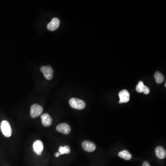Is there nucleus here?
Returning a JSON list of instances; mask_svg holds the SVG:
<instances>
[{"label": "nucleus", "instance_id": "obj_1", "mask_svg": "<svg viewBox=\"0 0 166 166\" xmlns=\"http://www.w3.org/2000/svg\"><path fill=\"white\" fill-rule=\"evenodd\" d=\"M69 104L71 107L75 109L81 110L85 108L86 104L85 102L81 99L72 98L69 100Z\"/></svg>", "mask_w": 166, "mask_h": 166}, {"label": "nucleus", "instance_id": "obj_2", "mask_svg": "<svg viewBox=\"0 0 166 166\" xmlns=\"http://www.w3.org/2000/svg\"><path fill=\"white\" fill-rule=\"evenodd\" d=\"M1 129L2 133L6 137H11L12 133V128L10 124L7 121H3L1 124Z\"/></svg>", "mask_w": 166, "mask_h": 166}, {"label": "nucleus", "instance_id": "obj_3", "mask_svg": "<svg viewBox=\"0 0 166 166\" xmlns=\"http://www.w3.org/2000/svg\"><path fill=\"white\" fill-rule=\"evenodd\" d=\"M43 112V107L37 104H34L31 106L30 114L33 118H37L41 115Z\"/></svg>", "mask_w": 166, "mask_h": 166}, {"label": "nucleus", "instance_id": "obj_4", "mask_svg": "<svg viewBox=\"0 0 166 166\" xmlns=\"http://www.w3.org/2000/svg\"><path fill=\"white\" fill-rule=\"evenodd\" d=\"M41 71L44 76L48 80H51L53 78V70L52 67L49 66H43L41 68Z\"/></svg>", "mask_w": 166, "mask_h": 166}, {"label": "nucleus", "instance_id": "obj_5", "mask_svg": "<svg viewBox=\"0 0 166 166\" xmlns=\"http://www.w3.org/2000/svg\"><path fill=\"white\" fill-rule=\"evenodd\" d=\"M82 145L85 151L89 152L94 151L96 150V146L94 143L89 141H85L83 142Z\"/></svg>", "mask_w": 166, "mask_h": 166}, {"label": "nucleus", "instance_id": "obj_6", "mask_svg": "<svg viewBox=\"0 0 166 166\" xmlns=\"http://www.w3.org/2000/svg\"><path fill=\"white\" fill-rule=\"evenodd\" d=\"M56 130L59 132L64 134H68L71 131V127L67 123H61L56 127Z\"/></svg>", "mask_w": 166, "mask_h": 166}, {"label": "nucleus", "instance_id": "obj_7", "mask_svg": "<svg viewBox=\"0 0 166 166\" xmlns=\"http://www.w3.org/2000/svg\"><path fill=\"white\" fill-rule=\"evenodd\" d=\"M41 118L42 124L44 127H50L52 124L53 119L48 113H44L42 114Z\"/></svg>", "mask_w": 166, "mask_h": 166}, {"label": "nucleus", "instance_id": "obj_8", "mask_svg": "<svg viewBox=\"0 0 166 166\" xmlns=\"http://www.w3.org/2000/svg\"><path fill=\"white\" fill-rule=\"evenodd\" d=\"M34 151L38 155H40L44 149V145L43 142L40 140H37L34 142L33 145Z\"/></svg>", "mask_w": 166, "mask_h": 166}, {"label": "nucleus", "instance_id": "obj_9", "mask_svg": "<svg viewBox=\"0 0 166 166\" xmlns=\"http://www.w3.org/2000/svg\"><path fill=\"white\" fill-rule=\"evenodd\" d=\"M119 97H120V101L119 103H127L129 102L130 100V94L128 91L126 90H122L119 93Z\"/></svg>", "mask_w": 166, "mask_h": 166}, {"label": "nucleus", "instance_id": "obj_10", "mask_svg": "<svg viewBox=\"0 0 166 166\" xmlns=\"http://www.w3.org/2000/svg\"><path fill=\"white\" fill-rule=\"evenodd\" d=\"M60 24V21L58 18H53L51 21L48 24V29L50 31H54L59 27Z\"/></svg>", "mask_w": 166, "mask_h": 166}, {"label": "nucleus", "instance_id": "obj_11", "mask_svg": "<svg viewBox=\"0 0 166 166\" xmlns=\"http://www.w3.org/2000/svg\"><path fill=\"white\" fill-rule=\"evenodd\" d=\"M155 154L159 159H164L166 156L165 150L162 146H158L155 148Z\"/></svg>", "mask_w": 166, "mask_h": 166}, {"label": "nucleus", "instance_id": "obj_12", "mask_svg": "<svg viewBox=\"0 0 166 166\" xmlns=\"http://www.w3.org/2000/svg\"><path fill=\"white\" fill-rule=\"evenodd\" d=\"M119 156L126 160H130L132 157L131 154L127 150H124L119 152Z\"/></svg>", "mask_w": 166, "mask_h": 166}, {"label": "nucleus", "instance_id": "obj_13", "mask_svg": "<svg viewBox=\"0 0 166 166\" xmlns=\"http://www.w3.org/2000/svg\"><path fill=\"white\" fill-rule=\"evenodd\" d=\"M154 77L155 78V81L158 84H161V83L164 82V77L159 71L155 72V73H154Z\"/></svg>", "mask_w": 166, "mask_h": 166}, {"label": "nucleus", "instance_id": "obj_14", "mask_svg": "<svg viewBox=\"0 0 166 166\" xmlns=\"http://www.w3.org/2000/svg\"><path fill=\"white\" fill-rule=\"evenodd\" d=\"M59 152L61 154H68L71 152L70 149L68 146L66 145L65 146H60L59 148Z\"/></svg>", "mask_w": 166, "mask_h": 166}, {"label": "nucleus", "instance_id": "obj_15", "mask_svg": "<svg viewBox=\"0 0 166 166\" xmlns=\"http://www.w3.org/2000/svg\"><path fill=\"white\" fill-rule=\"evenodd\" d=\"M144 86H145V85H144L143 82L139 81L137 86H136V90L138 92L141 93V92H143Z\"/></svg>", "mask_w": 166, "mask_h": 166}, {"label": "nucleus", "instance_id": "obj_16", "mask_svg": "<svg viewBox=\"0 0 166 166\" xmlns=\"http://www.w3.org/2000/svg\"><path fill=\"white\" fill-rule=\"evenodd\" d=\"M143 92H144V94H146V95L149 94L150 92V89L146 86L145 85L144 89H143Z\"/></svg>", "mask_w": 166, "mask_h": 166}, {"label": "nucleus", "instance_id": "obj_17", "mask_svg": "<svg viewBox=\"0 0 166 166\" xmlns=\"http://www.w3.org/2000/svg\"><path fill=\"white\" fill-rule=\"evenodd\" d=\"M143 166H151L147 162H145L143 164Z\"/></svg>", "mask_w": 166, "mask_h": 166}, {"label": "nucleus", "instance_id": "obj_18", "mask_svg": "<svg viewBox=\"0 0 166 166\" xmlns=\"http://www.w3.org/2000/svg\"><path fill=\"white\" fill-rule=\"evenodd\" d=\"M60 155H61V154L59 152L55 153V156L56 157H59V156H60Z\"/></svg>", "mask_w": 166, "mask_h": 166}, {"label": "nucleus", "instance_id": "obj_19", "mask_svg": "<svg viewBox=\"0 0 166 166\" xmlns=\"http://www.w3.org/2000/svg\"><path fill=\"white\" fill-rule=\"evenodd\" d=\"M166 83H165V87H166Z\"/></svg>", "mask_w": 166, "mask_h": 166}]
</instances>
